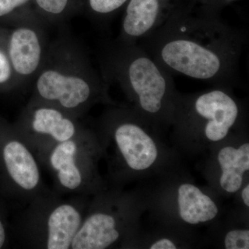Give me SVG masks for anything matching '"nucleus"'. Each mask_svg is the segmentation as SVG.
<instances>
[{
	"mask_svg": "<svg viewBox=\"0 0 249 249\" xmlns=\"http://www.w3.org/2000/svg\"><path fill=\"white\" fill-rule=\"evenodd\" d=\"M98 137L116 183L178 171V155L160 139V132L132 109L111 114Z\"/></svg>",
	"mask_w": 249,
	"mask_h": 249,
	"instance_id": "obj_2",
	"label": "nucleus"
},
{
	"mask_svg": "<svg viewBox=\"0 0 249 249\" xmlns=\"http://www.w3.org/2000/svg\"><path fill=\"white\" fill-rule=\"evenodd\" d=\"M181 0H129L122 23L125 43H137L163 24Z\"/></svg>",
	"mask_w": 249,
	"mask_h": 249,
	"instance_id": "obj_11",
	"label": "nucleus"
},
{
	"mask_svg": "<svg viewBox=\"0 0 249 249\" xmlns=\"http://www.w3.org/2000/svg\"><path fill=\"white\" fill-rule=\"evenodd\" d=\"M37 92L41 98L58 103L67 109H76L98 97V90L80 77L67 76L55 70L44 71L37 79Z\"/></svg>",
	"mask_w": 249,
	"mask_h": 249,
	"instance_id": "obj_12",
	"label": "nucleus"
},
{
	"mask_svg": "<svg viewBox=\"0 0 249 249\" xmlns=\"http://www.w3.org/2000/svg\"><path fill=\"white\" fill-rule=\"evenodd\" d=\"M247 121L245 103L232 89L213 87L190 94L178 91L170 127L179 148L198 153L247 132Z\"/></svg>",
	"mask_w": 249,
	"mask_h": 249,
	"instance_id": "obj_3",
	"label": "nucleus"
},
{
	"mask_svg": "<svg viewBox=\"0 0 249 249\" xmlns=\"http://www.w3.org/2000/svg\"><path fill=\"white\" fill-rule=\"evenodd\" d=\"M11 74V64L2 52H0V84L9 80Z\"/></svg>",
	"mask_w": 249,
	"mask_h": 249,
	"instance_id": "obj_21",
	"label": "nucleus"
},
{
	"mask_svg": "<svg viewBox=\"0 0 249 249\" xmlns=\"http://www.w3.org/2000/svg\"><path fill=\"white\" fill-rule=\"evenodd\" d=\"M102 157L98 137L81 133L37 155L38 160L47 163L60 191L85 196L106 188L98 172Z\"/></svg>",
	"mask_w": 249,
	"mask_h": 249,
	"instance_id": "obj_7",
	"label": "nucleus"
},
{
	"mask_svg": "<svg viewBox=\"0 0 249 249\" xmlns=\"http://www.w3.org/2000/svg\"><path fill=\"white\" fill-rule=\"evenodd\" d=\"M142 195L107 188L95 195L72 242L71 249L130 247L145 210Z\"/></svg>",
	"mask_w": 249,
	"mask_h": 249,
	"instance_id": "obj_5",
	"label": "nucleus"
},
{
	"mask_svg": "<svg viewBox=\"0 0 249 249\" xmlns=\"http://www.w3.org/2000/svg\"><path fill=\"white\" fill-rule=\"evenodd\" d=\"M190 6L209 13L219 15V11L224 6L230 4L235 0H186Z\"/></svg>",
	"mask_w": 249,
	"mask_h": 249,
	"instance_id": "obj_18",
	"label": "nucleus"
},
{
	"mask_svg": "<svg viewBox=\"0 0 249 249\" xmlns=\"http://www.w3.org/2000/svg\"><path fill=\"white\" fill-rule=\"evenodd\" d=\"M223 248L226 249H249L248 228H233L229 229L223 237Z\"/></svg>",
	"mask_w": 249,
	"mask_h": 249,
	"instance_id": "obj_16",
	"label": "nucleus"
},
{
	"mask_svg": "<svg viewBox=\"0 0 249 249\" xmlns=\"http://www.w3.org/2000/svg\"><path fill=\"white\" fill-rule=\"evenodd\" d=\"M42 209L31 224L32 239L41 248L70 249L89 206L76 201H51L46 196Z\"/></svg>",
	"mask_w": 249,
	"mask_h": 249,
	"instance_id": "obj_8",
	"label": "nucleus"
},
{
	"mask_svg": "<svg viewBox=\"0 0 249 249\" xmlns=\"http://www.w3.org/2000/svg\"><path fill=\"white\" fill-rule=\"evenodd\" d=\"M6 230H5L4 225L0 219V249L2 248L6 242Z\"/></svg>",
	"mask_w": 249,
	"mask_h": 249,
	"instance_id": "obj_23",
	"label": "nucleus"
},
{
	"mask_svg": "<svg viewBox=\"0 0 249 249\" xmlns=\"http://www.w3.org/2000/svg\"><path fill=\"white\" fill-rule=\"evenodd\" d=\"M207 176L215 195L239 193L249 171V142L247 132L236 134L211 149Z\"/></svg>",
	"mask_w": 249,
	"mask_h": 249,
	"instance_id": "obj_9",
	"label": "nucleus"
},
{
	"mask_svg": "<svg viewBox=\"0 0 249 249\" xmlns=\"http://www.w3.org/2000/svg\"><path fill=\"white\" fill-rule=\"evenodd\" d=\"M125 44L115 61L118 79L132 103L131 109L162 132L171 126L178 92L173 75L140 44Z\"/></svg>",
	"mask_w": 249,
	"mask_h": 249,
	"instance_id": "obj_4",
	"label": "nucleus"
},
{
	"mask_svg": "<svg viewBox=\"0 0 249 249\" xmlns=\"http://www.w3.org/2000/svg\"><path fill=\"white\" fill-rule=\"evenodd\" d=\"M240 195L242 202L246 208L249 207V183L246 182L240 190Z\"/></svg>",
	"mask_w": 249,
	"mask_h": 249,
	"instance_id": "obj_22",
	"label": "nucleus"
},
{
	"mask_svg": "<svg viewBox=\"0 0 249 249\" xmlns=\"http://www.w3.org/2000/svg\"><path fill=\"white\" fill-rule=\"evenodd\" d=\"M9 58L15 71L27 76L34 73L40 64L41 46L35 31L19 28L11 36Z\"/></svg>",
	"mask_w": 249,
	"mask_h": 249,
	"instance_id": "obj_14",
	"label": "nucleus"
},
{
	"mask_svg": "<svg viewBox=\"0 0 249 249\" xmlns=\"http://www.w3.org/2000/svg\"><path fill=\"white\" fill-rule=\"evenodd\" d=\"M165 229L164 231H160L159 233L157 232L153 236L150 235V237L147 239H139L135 241L134 243L140 240H145L142 241L144 243L140 246L145 247L143 248L150 249H183L191 246L190 244L187 243L188 241L191 240V234L165 228Z\"/></svg>",
	"mask_w": 249,
	"mask_h": 249,
	"instance_id": "obj_15",
	"label": "nucleus"
},
{
	"mask_svg": "<svg viewBox=\"0 0 249 249\" xmlns=\"http://www.w3.org/2000/svg\"><path fill=\"white\" fill-rule=\"evenodd\" d=\"M2 159L6 173L22 196L37 198L43 193L38 159L30 145L22 138L11 139L2 148Z\"/></svg>",
	"mask_w": 249,
	"mask_h": 249,
	"instance_id": "obj_10",
	"label": "nucleus"
},
{
	"mask_svg": "<svg viewBox=\"0 0 249 249\" xmlns=\"http://www.w3.org/2000/svg\"><path fill=\"white\" fill-rule=\"evenodd\" d=\"M160 182L142 195L145 208L150 210L162 227L191 234L194 227L213 222L220 207L212 195L204 191L180 170L159 178Z\"/></svg>",
	"mask_w": 249,
	"mask_h": 249,
	"instance_id": "obj_6",
	"label": "nucleus"
},
{
	"mask_svg": "<svg viewBox=\"0 0 249 249\" xmlns=\"http://www.w3.org/2000/svg\"><path fill=\"white\" fill-rule=\"evenodd\" d=\"M41 9L52 14H59L66 8L68 0H36Z\"/></svg>",
	"mask_w": 249,
	"mask_h": 249,
	"instance_id": "obj_19",
	"label": "nucleus"
},
{
	"mask_svg": "<svg viewBox=\"0 0 249 249\" xmlns=\"http://www.w3.org/2000/svg\"><path fill=\"white\" fill-rule=\"evenodd\" d=\"M29 0H0V17L6 16Z\"/></svg>",
	"mask_w": 249,
	"mask_h": 249,
	"instance_id": "obj_20",
	"label": "nucleus"
},
{
	"mask_svg": "<svg viewBox=\"0 0 249 249\" xmlns=\"http://www.w3.org/2000/svg\"><path fill=\"white\" fill-rule=\"evenodd\" d=\"M128 1L129 0H89V4L93 12L106 16L116 12Z\"/></svg>",
	"mask_w": 249,
	"mask_h": 249,
	"instance_id": "obj_17",
	"label": "nucleus"
},
{
	"mask_svg": "<svg viewBox=\"0 0 249 249\" xmlns=\"http://www.w3.org/2000/svg\"><path fill=\"white\" fill-rule=\"evenodd\" d=\"M76 124L53 107L37 108L33 113L30 128L22 138L37 155L55 144L78 135Z\"/></svg>",
	"mask_w": 249,
	"mask_h": 249,
	"instance_id": "obj_13",
	"label": "nucleus"
},
{
	"mask_svg": "<svg viewBox=\"0 0 249 249\" xmlns=\"http://www.w3.org/2000/svg\"><path fill=\"white\" fill-rule=\"evenodd\" d=\"M244 42L242 32L222 22L219 15L181 0L140 45L172 75L232 89L238 83Z\"/></svg>",
	"mask_w": 249,
	"mask_h": 249,
	"instance_id": "obj_1",
	"label": "nucleus"
}]
</instances>
